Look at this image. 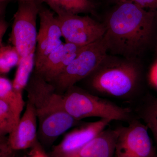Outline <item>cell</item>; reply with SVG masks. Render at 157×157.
I'll use <instances>...</instances> for the list:
<instances>
[{
  "instance_id": "cell-3",
  "label": "cell",
  "mask_w": 157,
  "mask_h": 157,
  "mask_svg": "<svg viewBox=\"0 0 157 157\" xmlns=\"http://www.w3.org/2000/svg\"><path fill=\"white\" fill-rule=\"evenodd\" d=\"M25 90L36 115L38 139L42 146H50L68 129L82 123L67 112L63 95L37 73L33 72Z\"/></svg>"
},
{
  "instance_id": "cell-19",
  "label": "cell",
  "mask_w": 157,
  "mask_h": 157,
  "mask_svg": "<svg viewBox=\"0 0 157 157\" xmlns=\"http://www.w3.org/2000/svg\"><path fill=\"white\" fill-rule=\"evenodd\" d=\"M16 151L10 145L8 137L0 136V157H16Z\"/></svg>"
},
{
  "instance_id": "cell-15",
  "label": "cell",
  "mask_w": 157,
  "mask_h": 157,
  "mask_svg": "<svg viewBox=\"0 0 157 157\" xmlns=\"http://www.w3.org/2000/svg\"><path fill=\"white\" fill-rule=\"evenodd\" d=\"M0 100L11 107L18 118L25 106L22 94L17 93L13 87L12 82L4 75L0 77Z\"/></svg>"
},
{
  "instance_id": "cell-25",
  "label": "cell",
  "mask_w": 157,
  "mask_h": 157,
  "mask_svg": "<svg viewBox=\"0 0 157 157\" xmlns=\"http://www.w3.org/2000/svg\"></svg>"
},
{
  "instance_id": "cell-13",
  "label": "cell",
  "mask_w": 157,
  "mask_h": 157,
  "mask_svg": "<svg viewBox=\"0 0 157 157\" xmlns=\"http://www.w3.org/2000/svg\"><path fill=\"white\" fill-rule=\"evenodd\" d=\"M47 4L58 16L91 14H95L97 4L94 0H36Z\"/></svg>"
},
{
  "instance_id": "cell-18",
  "label": "cell",
  "mask_w": 157,
  "mask_h": 157,
  "mask_svg": "<svg viewBox=\"0 0 157 157\" xmlns=\"http://www.w3.org/2000/svg\"><path fill=\"white\" fill-rule=\"evenodd\" d=\"M20 120L8 104L0 100V136L11 134Z\"/></svg>"
},
{
  "instance_id": "cell-6",
  "label": "cell",
  "mask_w": 157,
  "mask_h": 157,
  "mask_svg": "<svg viewBox=\"0 0 157 157\" xmlns=\"http://www.w3.org/2000/svg\"><path fill=\"white\" fill-rule=\"evenodd\" d=\"M42 5L36 1L18 2L9 40L21 59L36 51V20Z\"/></svg>"
},
{
  "instance_id": "cell-5",
  "label": "cell",
  "mask_w": 157,
  "mask_h": 157,
  "mask_svg": "<svg viewBox=\"0 0 157 157\" xmlns=\"http://www.w3.org/2000/svg\"><path fill=\"white\" fill-rule=\"evenodd\" d=\"M107 54V45L103 37L84 46L71 63L48 82L56 93L63 95L92 73Z\"/></svg>"
},
{
  "instance_id": "cell-7",
  "label": "cell",
  "mask_w": 157,
  "mask_h": 157,
  "mask_svg": "<svg viewBox=\"0 0 157 157\" xmlns=\"http://www.w3.org/2000/svg\"><path fill=\"white\" fill-rule=\"evenodd\" d=\"M118 129L117 157H157L148 128L138 118L129 122L128 126Z\"/></svg>"
},
{
  "instance_id": "cell-11",
  "label": "cell",
  "mask_w": 157,
  "mask_h": 157,
  "mask_svg": "<svg viewBox=\"0 0 157 157\" xmlns=\"http://www.w3.org/2000/svg\"><path fill=\"white\" fill-rule=\"evenodd\" d=\"M37 121L33 106L27 101L22 116L8 137L12 148L17 151L31 149L39 142Z\"/></svg>"
},
{
  "instance_id": "cell-1",
  "label": "cell",
  "mask_w": 157,
  "mask_h": 157,
  "mask_svg": "<svg viewBox=\"0 0 157 157\" xmlns=\"http://www.w3.org/2000/svg\"><path fill=\"white\" fill-rule=\"evenodd\" d=\"M117 4L105 18L104 38L109 54L138 59L151 45L157 15L125 0Z\"/></svg>"
},
{
  "instance_id": "cell-22",
  "label": "cell",
  "mask_w": 157,
  "mask_h": 157,
  "mask_svg": "<svg viewBox=\"0 0 157 157\" xmlns=\"http://www.w3.org/2000/svg\"><path fill=\"white\" fill-rule=\"evenodd\" d=\"M29 157H49L45 153L43 146L39 141L31 149Z\"/></svg>"
},
{
  "instance_id": "cell-16",
  "label": "cell",
  "mask_w": 157,
  "mask_h": 157,
  "mask_svg": "<svg viewBox=\"0 0 157 157\" xmlns=\"http://www.w3.org/2000/svg\"><path fill=\"white\" fill-rule=\"evenodd\" d=\"M35 52L21 59L17 65L14 78L12 81L14 90L23 94L35 67Z\"/></svg>"
},
{
  "instance_id": "cell-20",
  "label": "cell",
  "mask_w": 157,
  "mask_h": 157,
  "mask_svg": "<svg viewBox=\"0 0 157 157\" xmlns=\"http://www.w3.org/2000/svg\"><path fill=\"white\" fill-rule=\"evenodd\" d=\"M8 2V1L0 2V46L3 44V37L9 25L6 21L5 15L6 7Z\"/></svg>"
},
{
  "instance_id": "cell-8",
  "label": "cell",
  "mask_w": 157,
  "mask_h": 157,
  "mask_svg": "<svg viewBox=\"0 0 157 157\" xmlns=\"http://www.w3.org/2000/svg\"><path fill=\"white\" fill-rule=\"evenodd\" d=\"M65 42L85 46L102 39L106 29L103 22L78 14L57 15Z\"/></svg>"
},
{
  "instance_id": "cell-12",
  "label": "cell",
  "mask_w": 157,
  "mask_h": 157,
  "mask_svg": "<svg viewBox=\"0 0 157 157\" xmlns=\"http://www.w3.org/2000/svg\"><path fill=\"white\" fill-rule=\"evenodd\" d=\"M118 135V128L104 129L83 147L80 157H114Z\"/></svg>"
},
{
  "instance_id": "cell-4",
  "label": "cell",
  "mask_w": 157,
  "mask_h": 157,
  "mask_svg": "<svg viewBox=\"0 0 157 157\" xmlns=\"http://www.w3.org/2000/svg\"><path fill=\"white\" fill-rule=\"evenodd\" d=\"M63 96L65 109L76 121L97 117L128 123L136 117L131 108L119 106L76 85L70 87Z\"/></svg>"
},
{
  "instance_id": "cell-24",
  "label": "cell",
  "mask_w": 157,
  "mask_h": 157,
  "mask_svg": "<svg viewBox=\"0 0 157 157\" xmlns=\"http://www.w3.org/2000/svg\"><path fill=\"white\" fill-rule=\"evenodd\" d=\"M9 1H11V0H0V2H5V1H8V2H9ZM17 1H25V2H30V1H35L36 0H17Z\"/></svg>"
},
{
  "instance_id": "cell-17",
  "label": "cell",
  "mask_w": 157,
  "mask_h": 157,
  "mask_svg": "<svg viewBox=\"0 0 157 157\" xmlns=\"http://www.w3.org/2000/svg\"><path fill=\"white\" fill-rule=\"evenodd\" d=\"M21 59L17 49L13 45L0 46V73L6 76L12 68L17 66Z\"/></svg>"
},
{
  "instance_id": "cell-10",
  "label": "cell",
  "mask_w": 157,
  "mask_h": 157,
  "mask_svg": "<svg viewBox=\"0 0 157 157\" xmlns=\"http://www.w3.org/2000/svg\"><path fill=\"white\" fill-rule=\"evenodd\" d=\"M40 25L35 52V67H39L49 54L63 43L61 30L56 17L50 9L40 6Z\"/></svg>"
},
{
  "instance_id": "cell-2",
  "label": "cell",
  "mask_w": 157,
  "mask_h": 157,
  "mask_svg": "<svg viewBox=\"0 0 157 157\" xmlns=\"http://www.w3.org/2000/svg\"><path fill=\"white\" fill-rule=\"evenodd\" d=\"M144 73L138 59L107 54L97 68L80 82L90 93L127 103L142 97Z\"/></svg>"
},
{
  "instance_id": "cell-21",
  "label": "cell",
  "mask_w": 157,
  "mask_h": 157,
  "mask_svg": "<svg viewBox=\"0 0 157 157\" xmlns=\"http://www.w3.org/2000/svg\"><path fill=\"white\" fill-rule=\"evenodd\" d=\"M119 1V0H117ZM135 3L143 9L152 11L157 15V0H125Z\"/></svg>"
},
{
  "instance_id": "cell-9",
  "label": "cell",
  "mask_w": 157,
  "mask_h": 157,
  "mask_svg": "<svg viewBox=\"0 0 157 157\" xmlns=\"http://www.w3.org/2000/svg\"><path fill=\"white\" fill-rule=\"evenodd\" d=\"M111 121L107 119H101L96 121L80 124L67 133L59 143L52 147L48 157H80L83 147Z\"/></svg>"
},
{
  "instance_id": "cell-14",
  "label": "cell",
  "mask_w": 157,
  "mask_h": 157,
  "mask_svg": "<svg viewBox=\"0 0 157 157\" xmlns=\"http://www.w3.org/2000/svg\"><path fill=\"white\" fill-rule=\"evenodd\" d=\"M140 101L135 116L150 130L157 145V97L144 96Z\"/></svg>"
},
{
  "instance_id": "cell-23",
  "label": "cell",
  "mask_w": 157,
  "mask_h": 157,
  "mask_svg": "<svg viewBox=\"0 0 157 157\" xmlns=\"http://www.w3.org/2000/svg\"><path fill=\"white\" fill-rule=\"evenodd\" d=\"M149 76L150 81L157 88V60L152 67Z\"/></svg>"
}]
</instances>
